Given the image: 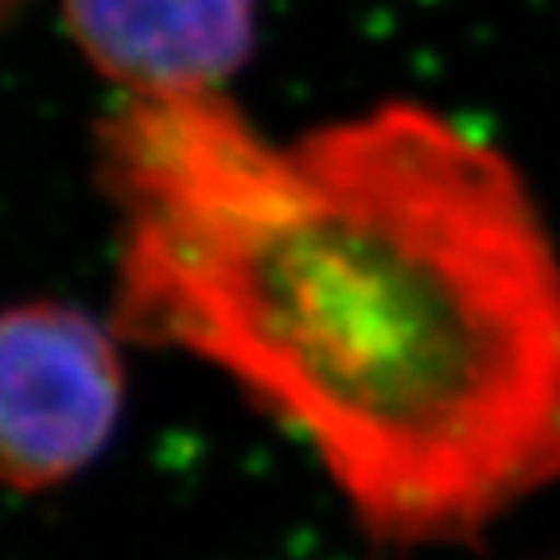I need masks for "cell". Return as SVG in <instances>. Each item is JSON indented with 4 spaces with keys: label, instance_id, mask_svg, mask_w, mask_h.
Listing matches in <instances>:
<instances>
[{
    "label": "cell",
    "instance_id": "7a4b0ae2",
    "mask_svg": "<svg viewBox=\"0 0 560 560\" xmlns=\"http://www.w3.org/2000/svg\"><path fill=\"white\" fill-rule=\"evenodd\" d=\"M121 342L55 300L0 312V487L39 494L105 452L125 405Z\"/></svg>",
    "mask_w": 560,
    "mask_h": 560
},
{
    "label": "cell",
    "instance_id": "6da1fadb",
    "mask_svg": "<svg viewBox=\"0 0 560 560\" xmlns=\"http://www.w3.org/2000/svg\"><path fill=\"white\" fill-rule=\"evenodd\" d=\"M125 342L307 440L377 545H467L560 482V245L499 149L417 102L272 144L219 90L102 125Z\"/></svg>",
    "mask_w": 560,
    "mask_h": 560
},
{
    "label": "cell",
    "instance_id": "3957f363",
    "mask_svg": "<svg viewBox=\"0 0 560 560\" xmlns=\"http://www.w3.org/2000/svg\"><path fill=\"white\" fill-rule=\"evenodd\" d=\"M62 16L129 97L219 90L254 47V0H62Z\"/></svg>",
    "mask_w": 560,
    "mask_h": 560
}]
</instances>
